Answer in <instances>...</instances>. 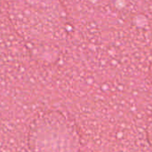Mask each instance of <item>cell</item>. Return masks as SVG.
Masks as SVG:
<instances>
[{
    "instance_id": "cell-3",
    "label": "cell",
    "mask_w": 152,
    "mask_h": 152,
    "mask_svg": "<svg viewBox=\"0 0 152 152\" xmlns=\"http://www.w3.org/2000/svg\"><path fill=\"white\" fill-rule=\"evenodd\" d=\"M147 135H148L149 142H150V143L151 144V146H152V119H151V121L150 122V125H149V126H148Z\"/></svg>"
},
{
    "instance_id": "cell-1",
    "label": "cell",
    "mask_w": 152,
    "mask_h": 152,
    "mask_svg": "<svg viewBox=\"0 0 152 152\" xmlns=\"http://www.w3.org/2000/svg\"><path fill=\"white\" fill-rule=\"evenodd\" d=\"M9 16L20 36L34 44L56 40L67 25L61 0H11Z\"/></svg>"
},
{
    "instance_id": "cell-4",
    "label": "cell",
    "mask_w": 152,
    "mask_h": 152,
    "mask_svg": "<svg viewBox=\"0 0 152 152\" xmlns=\"http://www.w3.org/2000/svg\"><path fill=\"white\" fill-rule=\"evenodd\" d=\"M151 81H152V62H151Z\"/></svg>"
},
{
    "instance_id": "cell-2",
    "label": "cell",
    "mask_w": 152,
    "mask_h": 152,
    "mask_svg": "<svg viewBox=\"0 0 152 152\" xmlns=\"http://www.w3.org/2000/svg\"><path fill=\"white\" fill-rule=\"evenodd\" d=\"M28 144L37 151H74L79 150L80 138L74 124L59 112L41 115L32 123Z\"/></svg>"
}]
</instances>
